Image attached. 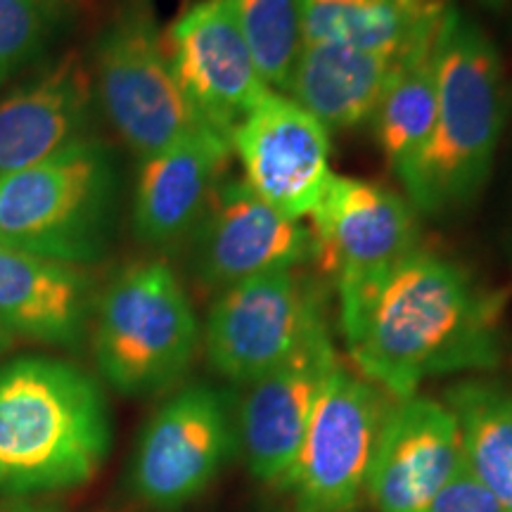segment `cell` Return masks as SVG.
<instances>
[{"label": "cell", "instance_id": "cell-1", "mask_svg": "<svg viewBox=\"0 0 512 512\" xmlns=\"http://www.w3.org/2000/svg\"><path fill=\"white\" fill-rule=\"evenodd\" d=\"M356 373L401 401L430 377L484 373L503 358L501 297L456 261L415 249L335 283Z\"/></svg>", "mask_w": 512, "mask_h": 512}, {"label": "cell", "instance_id": "cell-2", "mask_svg": "<svg viewBox=\"0 0 512 512\" xmlns=\"http://www.w3.org/2000/svg\"><path fill=\"white\" fill-rule=\"evenodd\" d=\"M437 114L403 190L418 214H458L482 195L501 145L508 91L491 36L448 5L434 36Z\"/></svg>", "mask_w": 512, "mask_h": 512}, {"label": "cell", "instance_id": "cell-3", "mask_svg": "<svg viewBox=\"0 0 512 512\" xmlns=\"http://www.w3.org/2000/svg\"><path fill=\"white\" fill-rule=\"evenodd\" d=\"M110 437L107 401L86 370L48 356L0 368V494L91 482Z\"/></svg>", "mask_w": 512, "mask_h": 512}, {"label": "cell", "instance_id": "cell-4", "mask_svg": "<svg viewBox=\"0 0 512 512\" xmlns=\"http://www.w3.org/2000/svg\"><path fill=\"white\" fill-rule=\"evenodd\" d=\"M119 207V166L110 145L81 138L0 181V247L64 264L107 254Z\"/></svg>", "mask_w": 512, "mask_h": 512}, {"label": "cell", "instance_id": "cell-5", "mask_svg": "<svg viewBox=\"0 0 512 512\" xmlns=\"http://www.w3.org/2000/svg\"><path fill=\"white\" fill-rule=\"evenodd\" d=\"M200 323L181 280L164 261L128 266L102 292L95 311V361L126 396H150L188 373Z\"/></svg>", "mask_w": 512, "mask_h": 512}, {"label": "cell", "instance_id": "cell-6", "mask_svg": "<svg viewBox=\"0 0 512 512\" xmlns=\"http://www.w3.org/2000/svg\"><path fill=\"white\" fill-rule=\"evenodd\" d=\"M93 98L143 159L204 128L178 86L152 0H124L95 41Z\"/></svg>", "mask_w": 512, "mask_h": 512}, {"label": "cell", "instance_id": "cell-7", "mask_svg": "<svg viewBox=\"0 0 512 512\" xmlns=\"http://www.w3.org/2000/svg\"><path fill=\"white\" fill-rule=\"evenodd\" d=\"M392 396L342 363L320 389L287 491L294 512H351L366 491Z\"/></svg>", "mask_w": 512, "mask_h": 512}, {"label": "cell", "instance_id": "cell-8", "mask_svg": "<svg viewBox=\"0 0 512 512\" xmlns=\"http://www.w3.org/2000/svg\"><path fill=\"white\" fill-rule=\"evenodd\" d=\"M325 316V292L302 268L266 273L219 292L204 323V349L216 373L249 387Z\"/></svg>", "mask_w": 512, "mask_h": 512}, {"label": "cell", "instance_id": "cell-9", "mask_svg": "<svg viewBox=\"0 0 512 512\" xmlns=\"http://www.w3.org/2000/svg\"><path fill=\"white\" fill-rule=\"evenodd\" d=\"M238 448L230 396L207 382L171 394L147 420L133 458V486L145 503L176 510L214 482Z\"/></svg>", "mask_w": 512, "mask_h": 512}, {"label": "cell", "instance_id": "cell-10", "mask_svg": "<svg viewBox=\"0 0 512 512\" xmlns=\"http://www.w3.org/2000/svg\"><path fill=\"white\" fill-rule=\"evenodd\" d=\"M337 363L325 316L278 366L249 384L245 399L235 408V422L238 446L254 479L287 489L320 389Z\"/></svg>", "mask_w": 512, "mask_h": 512}, {"label": "cell", "instance_id": "cell-11", "mask_svg": "<svg viewBox=\"0 0 512 512\" xmlns=\"http://www.w3.org/2000/svg\"><path fill=\"white\" fill-rule=\"evenodd\" d=\"M178 86L204 128L230 136L273 91L256 67L228 0H200L164 34Z\"/></svg>", "mask_w": 512, "mask_h": 512}, {"label": "cell", "instance_id": "cell-12", "mask_svg": "<svg viewBox=\"0 0 512 512\" xmlns=\"http://www.w3.org/2000/svg\"><path fill=\"white\" fill-rule=\"evenodd\" d=\"M188 242L192 273L219 292L266 273L304 268L313 259L304 221L280 214L242 178L228 176Z\"/></svg>", "mask_w": 512, "mask_h": 512}, {"label": "cell", "instance_id": "cell-13", "mask_svg": "<svg viewBox=\"0 0 512 512\" xmlns=\"http://www.w3.org/2000/svg\"><path fill=\"white\" fill-rule=\"evenodd\" d=\"M230 150L242 181L290 219L311 214L332 176L330 131L280 91L256 102L230 136Z\"/></svg>", "mask_w": 512, "mask_h": 512}, {"label": "cell", "instance_id": "cell-14", "mask_svg": "<svg viewBox=\"0 0 512 512\" xmlns=\"http://www.w3.org/2000/svg\"><path fill=\"white\" fill-rule=\"evenodd\" d=\"M313 259L325 280L389 266L420 249V214L411 200L366 178L332 174L311 211Z\"/></svg>", "mask_w": 512, "mask_h": 512}, {"label": "cell", "instance_id": "cell-15", "mask_svg": "<svg viewBox=\"0 0 512 512\" xmlns=\"http://www.w3.org/2000/svg\"><path fill=\"white\" fill-rule=\"evenodd\" d=\"M463 465L458 420L444 401H394L368 472V501L375 512H427Z\"/></svg>", "mask_w": 512, "mask_h": 512}, {"label": "cell", "instance_id": "cell-16", "mask_svg": "<svg viewBox=\"0 0 512 512\" xmlns=\"http://www.w3.org/2000/svg\"><path fill=\"white\" fill-rule=\"evenodd\" d=\"M230 143L197 128L140 159L133 190V233L152 249H174L200 226L230 162Z\"/></svg>", "mask_w": 512, "mask_h": 512}, {"label": "cell", "instance_id": "cell-17", "mask_svg": "<svg viewBox=\"0 0 512 512\" xmlns=\"http://www.w3.org/2000/svg\"><path fill=\"white\" fill-rule=\"evenodd\" d=\"M93 105L91 74L76 55L0 95V181L93 136Z\"/></svg>", "mask_w": 512, "mask_h": 512}, {"label": "cell", "instance_id": "cell-18", "mask_svg": "<svg viewBox=\"0 0 512 512\" xmlns=\"http://www.w3.org/2000/svg\"><path fill=\"white\" fill-rule=\"evenodd\" d=\"M91 313V278L79 266L0 247V330L76 347Z\"/></svg>", "mask_w": 512, "mask_h": 512}, {"label": "cell", "instance_id": "cell-19", "mask_svg": "<svg viewBox=\"0 0 512 512\" xmlns=\"http://www.w3.org/2000/svg\"><path fill=\"white\" fill-rule=\"evenodd\" d=\"M401 57L332 43H304L283 93L330 133L351 131L373 117Z\"/></svg>", "mask_w": 512, "mask_h": 512}, {"label": "cell", "instance_id": "cell-20", "mask_svg": "<svg viewBox=\"0 0 512 512\" xmlns=\"http://www.w3.org/2000/svg\"><path fill=\"white\" fill-rule=\"evenodd\" d=\"M444 0H302L304 43L406 55L437 27Z\"/></svg>", "mask_w": 512, "mask_h": 512}, {"label": "cell", "instance_id": "cell-21", "mask_svg": "<svg viewBox=\"0 0 512 512\" xmlns=\"http://www.w3.org/2000/svg\"><path fill=\"white\" fill-rule=\"evenodd\" d=\"M434 36L401 57L368 121L382 157L399 181L411 174L432 136L437 114Z\"/></svg>", "mask_w": 512, "mask_h": 512}, {"label": "cell", "instance_id": "cell-22", "mask_svg": "<svg viewBox=\"0 0 512 512\" xmlns=\"http://www.w3.org/2000/svg\"><path fill=\"white\" fill-rule=\"evenodd\" d=\"M444 403L458 420L465 467L512 512V389L467 377L448 389Z\"/></svg>", "mask_w": 512, "mask_h": 512}, {"label": "cell", "instance_id": "cell-23", "mask_svg": "<svg viewBox=\"0 0 512 512\" xmlns=\"http://www.w3.org/2000/svg\"><path fill=\"white\" fill-rule=\"evenodd\" d=\"M261 76L285 91L292 64L304 46L302 0H228Z\"/></svg>", "mask_w": 512, "mask_h": 512}, {"label": "cell", "instance_id": "cell-24", "mask_svg": "<svg viewBox=\"0 0 512 512\" xmlns=\"http://www.w3.org/2000/svg\"><path fill=\"white\" fill-rule=\"evenodd\" d=\"M53 8L46 0H0V88L46 50Z\"/></svg>", "mask_w": 512, "mask_h": 512}, {"label": "cell", "instance_id": "cell-25", "mask_svg": "<svg viewBox=\"0 0 512 512\" xmlns=\"http://www.w3.org/2000/svg\"><path fill=\"white\" fill-rule=\"evenodd\" d=\"M427 512H505L501 503L491 496V491L472 475L463 470L439 491Z\"/></svg>", "mask_w": 512, "mask_h": 512}, {"label": "cell", "instance_id": "cell-26", "mask_svg": "<svg viewBox=\"0 0 512 512\" xmlns=\"http://www.w3.org/2000/svg\"><path fill=\"white\" fill-rule=\"evenodd\" d=\"M0 512H41V510L27 508V505H10V508H0Z\"/></svg>", "mask_w": 512, "mask_h": 512}, {"label": "cell", "instance_id": "cell-27", "mask_svg": "<svg viewBox=\"0 0 512 512\" xmlns=\"http://www.w3.org/2000/svg\"><path fill=\"white\" fill-rule=\"evenodd\" d=\"M5 347H8V335H5V332L0 330V354H3Z\"/></svg>", "mask_w": 512, "mask_h": 512}, {"label": "cell", "instance_id": "cell-28", "mask_svg": "<svg viewBox=\"0 0 512 512\" xmlns=\"http://www.w3.org/2000/svg\"><path fill=\"white\" fill-rule=\"evenodd\" d=\"M46 3H50V5H55V3H57V0H46Z\"/></svg>", "mask_w": 512, "mask_h": 512}]
</instances>
